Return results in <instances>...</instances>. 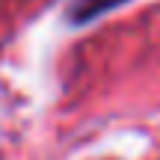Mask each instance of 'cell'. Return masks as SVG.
<instances>
[{
	"label": "cell",
	"instance_id": "obj_1",
	"mask_svg": "<svg viewBox=\"0 0 160 160\" xmlns=\"http://www.w3.org/2000/svg\"><path fill=\"white\" fill-rule=\"evenodd\" d=\"M113 3H119V0H86L83 3V15H92V12H98V9H107V6H113Z\"/></svg>",
	"mask_w": 160,
	"mask_h": 160
}]
</instances>
